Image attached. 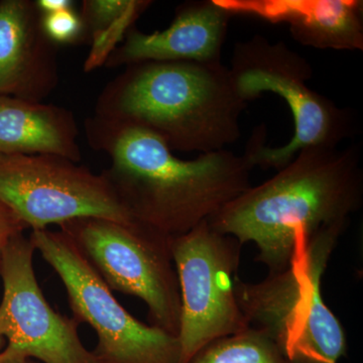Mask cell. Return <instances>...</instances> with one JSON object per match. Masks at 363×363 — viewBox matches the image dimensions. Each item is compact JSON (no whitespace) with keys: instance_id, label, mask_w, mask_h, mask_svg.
Listing matches in <instances>:
<instances>
[{"instance_id":"6da1fadb","label":"cell","mask_w":363,"mask_h":363,"mask_svg":"<svg viewBox=\"0 0 363 363\" xmlns=\"http://www.w3.org/2000/svg\"><path fill=\"white\" fill-rule=\"evenodd\" d=\"M90 145L111 159L104 172L133 220L176 238L209 221L252 186V166L228 150L185 161L152 131L94 116Z\"/></svg>"},{"instance_id":"7a4b0ae2","label":"cell","mask_w":363,"mask_h":363,"mask_svg":"<svg viewBox=\"0 0 363 363\" xmlns=\"http://www.w3.org/2000/svg\"><path fill=\"white\" fill-rule=\"evenodd\" d=\"M360 150L310 147L272 178L241 193L209 220L241 245L253 243L269 272L290 264L298 234L348 224L363 203Z\"/></svg>"},{"instance_id":"3957f363","label":"cell","mask_w":363,"mask_h":363,"mask_svg":"<svg viewBox=\"0 0 363 363\" xmlns=\"http://www.w3.org/2000/svg\"><path fill=\"white\" fill-rule=\"evenodd\" d=\"M247 105L222 62H145L106 86L95 116L145 128L172 150L202 155L240 140Z\"/></svg>"},{"instance_id":"277c9868","label":"cell","mask_w":363,"mask_h":363,"mask_svg":"<svg viewBox=\"0 0 363 363\" xmlns=\"http://www.w3.org/2000/svg\"><path fill=\"white\" fill-rule=\"evenodd\" d=\"M347 224L298 234L290 264L259 283L238 279L236 296L248 328L276 343L291 363H338L342 325L322 297V278Z\"/></svg>"},{"instance_id":"5b68a950","label":"cell","mask_w":363,"mask_h":363,"mask_svg":"<svg viewBox=\"0 0 363 363\" xmlns=\"http://www.w3.org/2000/svg\"><path fill=\"white\" fill-rule=\"evenodd\" d=\"M236 92L247 104L271 92L285 100L294 119L293 138L281 147L266 145V128L259 126L243 154L252 168L279 171L298 152L310 147H338L354 133L351 111L312 90L313 69L284 42L264 35L236 43L229 68Z\"/></svg>"},{"instance_id":"8992f818","label":"cell","mask_w":363,"mask_h":363,"mask_svg":"<svg viewBox=\"0 0 363 363\" xmlns=\"http://www.w3.org/2000/svg\"><path fill=\"white\" fill-rule=\"evenodd\" d=\"M30 240L61 279L74 319L96 333L93 353L99 363H180L178 337L123 308L68 234L40 229Z\"/></svg>"},{"instance_id":"52a82bcc","label":"cell","mask_w":363,"mask_h":363,"mask_svg":"<svg viewBox=\"0 0 363 363\" xmlns=\"http://www.w3.org/2000/svg\"><path fill=\"white\" fill-rule=\"evenodd\" d=\"M113 292L140 298L152 326L178 336L181 296L172 238L138 222L78 218L59 225Z\"/></svg>"},{"instance_id":"ba28073f","label":"cell","mask_w":363,"mask_h":363,"mask_svg":"<svg viewBox=\"0 0 363 363\" xmlns=\"http://www.w3.org/2000/svg\"><path fill=\"white\" fill-rule=\"evenodd\" d=\"M241 247L209 221L172 240L181 296L180 363L190 362L210 343L248 328L236 296Z\"/></svg>"},{"instance_id":"9c48e42d","label":"cell","mask_w":363,"mask_h":363,"mask_svg":"<svg viewBox=\"0 0 363 363\" xmlns=\"http://www.w3.org/2000/svg\"><path fill=\"white\" fill-rule=\"evenodd\" d=\"M0 202L33 230L89 217L135 222L104 174L54 155L0 154Z\"/></svg>"},{"instance_id":"30bf717a","label":"cell","mask_w":363,"mask_h":363,"mask_svg":"<svg viewBox=\"0 0 363 363\" xmlns=\"http://www.w3.org/2000/svg\"><path fill=\"white\" fill-rule=\"evenodd\" d=\"M35 250L23 233L0 250L4 295L0 335L6 340L0 358H30L43 363H99L79 337V324L55 311L40 290Z\"/></svg>"},{"instance_id":"8fae6325","label":"cell","mask_w":363,"mask_h":363,"mask_svg":"<svg viewBox=\"0 0 363 363\" xmlns=\"http://www.w3.org/2000/svg\"><path fill=\"white\" fill-rule=\"evenodd\" d=\"M233 18L217 0L185 2L166 30L145 33L130 28L123 45L105 61L111 67L145 62L219 63Z\"/></svg>"},{"instance_id":"7c38bea8","label":"cell","mask_w":363,"mask_h":363,"mask_svg":"<svg viewBox=\"0 0 363 363\" xmlns=\"http://www.w3.org/2000/svg\"><path fill=\"white\" fill-rule=\"evenodd\" d=\"M35 2H0V95L40 102L56 86L52 43Z\"/></svg>"},{"instance_id":"4fadbf2b","label":"cell","mask_w":363,"mask_h":363,"mask_svg":"<svg viewBox=\"0 0 363 363\" xmlns=\"http://www.w3.org/2000/svg\"><path fill=\"white\" fill-rule=\"evenodd\" d=\"M233 16L286 23L306 47L362 51V1L358 0H217Z\"/></svg>"},{"instance_id":"5bb4252c","label":"cell","mask_w":363,"mask_h":363,"mask_svg":"<svg viewBox=\"0 0 363 363\" xmlns=\"http://www.w3.org/2000/svg\"><path fill=\"white\" fill-rule=\"evenodd\" d=\"M78 135L67 109L0 95V154L54 155L79 162Z\"/></svg>"},{"instance_id":"9a60e30c","label":"cell","mask_w":363,"mask_h":363,"mask_svg":"<svg viewBox=\"0 0 363 363\" xmlns=\"http://www.w3.org/2000/svg\"><path fill=\"white\" fill-rule=\"evenodd\" d=\"M150 1L136 0H86L82 18L94 39V48L88 60L90 68L105 61L114 44L121 40L133 21L149 7Z\"/></svg>"},{"instance_id":"2e32d148","label":"cell","mask_w":363,"mask_h":363,"mask_svg":"<svg viewBox=\"0 0 363 363\" xmlns=\"http://www.w3.org/2000/svg\"><path fill=\"white\" fill-rule=\"evenodd\" d=\"M189 363H291L274 341L247 328L210 343Z\"/></svg>"},{"instance_id":"e0dca14e","label":"cell","mask_w":363,"mask_h":363,"mask_svg":"<svg viewBox=\"0 0 363 363\" xmlns=\"http://www.w3.org/2000/svg\"><path fill=\"white\" fill-rule=\"evenodd\" d=\"M40 23L45 37L52 44L75 43L83 35L86 28L80 14L76 13L73 9L45 14L40 18Z\"/></svg>"},{"instance_id":"ac0fdd59","label":"cell","mask_w":363,"mask_h":363,"mask_svg":"<svg viewBox=\"0 0 363 363\" xmlns=\"http://www.w3.org/2000/svg\"><path fill=\"white\" fill-rule=\"evenodd\" d=\"M26 226L16 214L0 202V250L9 242L14 236L23 233Z\"/></svg>"},{"instance_id":"d6986e66","label":"cell","mask_w":363,"mask_h":363,"mask_svg":"<svg viewBox=\"0 0 363 363\" xmlns=\"http://www.w3.org/2000/svg\"><path fill=\"white\" fill-rule=\"evenodd\" d=\"M35 4L39 13L45 16L73 9L74 2L71 0H39L35 1Z\"/></svg>"},{"instance_id":"ffe728a7","label":"cell","mask_w":363,"mask_h":363,"mask_svg":"<svg viewBox=\"0 0 363 363\" xmlns=\"http://www.w3.org/2000/svg\"><path fill=\"white\" fill-rule=\"evenodd\" d=\"M0 363H38L35 360L30 359V358H0Z\"/></svg>"},{"instance_id":"44dd1931","label":"cell","mask_w":363,"mask_h":363,"mask_svg":"<svg viewBox=\"0 0 363 363\" xmlns=\"http://www.w3.org/2000/svg\"><path fill=\"white\" fill-rule=\"evenodd\" d=\"M4 338L2 337L1 335H0V348L2 347V344H4Z\"/></svg>"},{"instance_id":"7402d4cb","label":"cell","mask_w":363,"mask_h":363,"mask_svg":"<svg viewBox=\"0 0 363 363\" xmlns=\"http://www.w3.org/2000/svg\"><path fill=\"white\" fill-rule=\"evenodd\" d=\"M0 257H1V255H0Z\"/></svg>"}]
</instances>
